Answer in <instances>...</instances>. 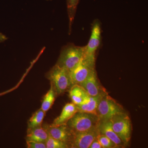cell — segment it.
Returning <instances> with one entry per match:
<instances>
[{
    "label": "cell",
    "mask_w": 148,
    "mask_h": 148,
    "mask_svg": "<svg viewBox=\"0 0 148 148\" xmlns=\"http://www.w3.org/2000/svg\"><path fill=\"white\" fill-rule=\"evenodd\" d=\"M114 131L124 143L129 144L132 133V124L128 115L125 112L117 114L111 119Z\"/></svg>",
    "instance_id": "obj_5"
},
{
    "label": "cell",
    "mask_w": 148,
    "mask_h": 148,
    "mask_svg": "<svg viewBox=\"0 0 148 148\" xmlns=\"http://www.w3.org/2000/svg\"><path fill=\"white\" fill-rule=\"evenodd\" d=\"M106 93L97 96H92L88 95L81 104L77 106L78 112L97 115V108L99 102L102 96Z\"/></svg>",
    "instance_id": "obj_12"
},
{
    "label": "cell",
    "mask_w": 148,
    "mask_h": 148,
    "mask_svg": "<svg viewBox=\"0 0 148 148\" xmlns=\"http://www.w3.org/2000/svg\"><path fill=\"white\" fill-rule=\"evenodd\" d=\"M45 143L46 148H70V146L69 144L54 139L49 135Z\"/></svg>",
    "instance_id": "obj_19"
},
{
    "label": "cell",
    "mask_w": 148,
    "mask_h": 148,
    "mask_svg": "<svg viewBox=\"0 0 148 148\" xmlns=\"http://www.w3.org/2000/svg\"><path fill=\"white\" fill-rule=\"evenodd\" d=\"M45 113L41 109H40L33 114L28 121L29 129L41 126L45 116Z\"/></svg>",
    "instance_id": "obj_17"
},
{
    "label": "cell",
    "mask_w": 148,
    "mask_h": 148,
    "mask_svg": "<svg viewBox=\"0 0 148 148\" xmlns=\"http://www.w3.org/2000/svg\"><path fill=\"white\" fill-rule=\"evenodd\" d=\"M49 135L45 128L41 126L28 129L27 141L45 143Z\"/></svg>",
    "instance_id": "obj_14"
},
{
    "label": "cell",
    "mask_w": 148,
    "mask_h": 148,
    "mask_svg": "<svg viewBox=\"0 0 148 148\" xmlns=\"http://www.w3.org/2000/svg\"><path fill=\"white\" fill-rule=\"evenodd\" d=\"M27 147L28 148H46L45 143L27 141Z\"/></svg>",
    "instance_id": "obj_21"
},
{
    "label": "cell",
    "mask_w": 148,
    "mask_h": 148,
    "mask_svg": "<svg viewBox=\"0 0 148 148\" xmlns=\"http://www.w3.org/2000/svg\"><path fill=\"white\" fill-rule=\"evenodd\" d=\"M47 78L57 95L64 93L71 86L69 71L57 64L48 73Z\"/></svg>",
    "instance_id": "obj_2"
},
{
    "label": "cell",
    "mask_w": 148,
    "mask_h": 148,
    "mask_svg": "<svg viewBox=\"0 0 148 148\" xmlns=\"http://www.w3.org/2000/svg\"><path fill=\"white\" fill-rule=\"evenodd\" d=\"M45 129L51 137L67 143L70 146V143L73 137L74 132L67 124L57 126H53L51 125L47 126Z\"/></svg>",
    "instance_id": "obj_10"
},
{
    "label": "cell",
    "mask_w": 148,
    "mask_h": 148,
    "mask_svg": "<svg viewBox=\"0 0 148 148\" xmlns=\"http://www.w3.org/2000/svg\"><path fill=\"white\" fill-rule=\"evenodd\" d=\"M97 138L102 148H119L106 135L99 134Z\"/></svg>",
    "instance_id": "obj_20"
},
{
    "label": "cell",
    "mask_w": 148,
    "mask_h": 148,
    "mask_svg": "<svg viewBox=\"0 0 148 148\" xmlns=\"http://www.w3.org/2000/svg\"><path fill=\"white\" fill-rule=\"evenodd\" d=\"M79 85L90 96H97L107 92L101 86L97 77L95 69L92 70L87 77Z\"/></svg>",
    "instance_id": "obj_8"
},
{
    "label": "cell",
    "mask_w": 148,
    "mask_h": 148,
    "mask_svg": "<svg viewBox=\"0 0 148 148\" xmlns=\"http://www.w3.org/2000/svg\"><path fill=\"white\" fill-rule=\"evenodd\" d=\"M101 27L98 21H95L92 26L91 36L86 46L84 47V54L89 58L95 59V54L101 43Z\"/></svg>",
    "instance_id": "obj_9"
},
{
    "label": "cell",
    "mask_w": 148,
    "mask_h": 148,
    "mask_svg": "<svg viewBox=\"0 0 148 148\" xmlns=\"http://www.w3.org/2000/svg\"><path fill=\"white\" fill-rule=\"evenodd\" d=\"M99 121L97 115L78 112L66 124L74 132H82L98 127Z\"/></svg>",
    "instance_id": "obj_1"
},
{
    "label": "cell",
    "mask_w": 148,
    "mask_h": 148,
    "mask_svg": "<svg viewBox=\"0 0 148 148\" xmlns=\"http://www.w3.org/2000/svg\"><path fill=\"white\" fill-rule=\"evenodd\" d=\"M89 148H102V147L98 139L96 138L91 143Z\"/></svg>",
    "instance_id": "obj_22"
},
{
    "label": "cell",
    "mask_w": 148,
    "mask_h": 148,
    "mask_svg": "<svg viewBox=\"0 0 148 148\" xmlns=\"http://www.w3.org/2000/svg\"><path fill=\"white\" fill-rule=\"evenodd\" d=\"M79 0H67V12L69 21V33L71 32L72 24L76 12Z\"/></svg>",
    "instance_id": "obj_18"
},
{
    "label": "cell",
    "mask_w": 148,
    "mask_h": 148,
    "mask_svg": "<svg viewBox=\"0 0 148 148\" xmlns=\"http://www.w3.org/2000/svg\"><path fill=\"white\" fill-rule=\"evenodd\" d=\"M78 112V110L77 106L72 103H67L63 108L60 115L54 119L51 125L57 126L66 124L69 120Z\"/></svg>",
    "instance_id": "obj_13"
},
{
    "label": "cell",
    "mask_w": 148,
    "mask_h": 148,
    "mask_svg": "<svg viewBox=\"0 0 148 148\" xmlns=\"http://www.w3.org/2000/svg\"><path fill=\"white\" fill-rule=\"evenodd\" d=\"M98 129L100 134L106 135L119 148L125 146L124 143L114 131L111 119L100 121Z\"/></svg>",
    "instance_id": "obj_11"
},
{
    "label": "cell",
    "mask_w": 148,
    "mask_h": 148,
    "mask_svg": "<svg viewBox=\"0 0 148 148\" xmlns=\"http://www.w3.org/2000/svg\"><path fill=\"white\" fill-rule=\"evenodd\" d=\"M88 95L86 91L79 85H73L70 87L69 96L72 103L76 106L81 104Z\"/></svg>",
    "instance_id": "obj_15"
},
{
    "label": "cell",
    "mask_w": 148,
    "mask_h": 148,
    "mask_svg": "<svg viewBox=\"0 0 148 148\" xmlns=\"http://www.w3.org/2000/svg\"><path fill=\"white\" fill-rule=\"evenodd\" d=\"M84 53V47L69 44L62 48L56 64L70 71L79 62Z\"/></svg>",
    "instance_id": "obj_3"
},
{
    "label": "cell",
    "mask_w": 148,
    "mask_h": 148,
    "mask_svg": "<svg viewBox=\"0 0 148 148\" xmlns=\"http://www.w3.org/2000/svg\"><path fill=\"white\" fill-rule=\"evenodd\" d=\"M99 134L98 127L84 132H74L73 137L70 143V148H89Z\"/></svg>",
    "instance_id": "obj_7"
},
{
    "label": "cell",
    "mask_w": 148,
    "mask_h": 148,
    "mask_svg": "<svg viewBox=\"0 0 148 148\" xmlns=\"http://www.w3.org/2000/svg\"><path fill=\"white\" fill-rule=\"evenodd\" d=\"M123 112H125L122 106L108 93L102 96L97 110V115L100 121L110 120L117 114Z\"/></svg>",
    "instance_id": "obj_4"
},
{
    "label": "cell",
    "mask_w": 148,
    "mask_h": 148,
    "mask_svg": "<svg viewBox=\"0 0 148 148\" xmlns=\"http://www.w3.org/2000/svg\"><path fill=\"white\" fill-rule=\"evenodd\" d=\"M56 95L55 90L52 85L51 84L50 89L45 95L42 103L41 109L43 111L46 112L51 108L55 101Z\"/></svg>",
    "instance_id": "obj_16"
},
{
    "label": "cell",
    "mask_w": 148,
    "mask_h": 148,
    "mask_svg": "<svg viewBox=\"0 0 148 148\" xmlns=\"http://www.w3.org/2000/svg\"><path fill=\"white\" fill-rule=\"evenodd\" d=\"M95 59L84 55L79 62L69 71L71 85L79 84L84 80L95 69Z\"/></svg>",
    "instance_id": "obj_6"
},
{
    "label": "cell",
    "mask_w": 148,
    "mask_h": 148,
    "mask_svg": "<svg viewBox=\"0 0 148 148\" xmlns=\"http://www.w3.org/2000/svg\"><path fill=\"white\" fill-rule=\"evenodd\" d=\"M7 39V38L5 35L1 33H0V43L4 42Z\"/></svg>",
    "instance_id": "obj_23"
}]
</instances>
